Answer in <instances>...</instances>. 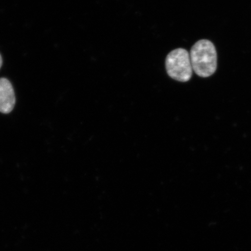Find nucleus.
Here are the masks:
<instances>
[{"instance_id":"nucleus-1","label":"nucleus","mask_w":251,"mask_h":251,"mask_svg":"<svg viewBox=\"0 0 251 251\" xmlns=\"http://www.w3.org/2000/svg\"><path fill=\"white\" fill-rule=\"evenodd\" d=\"M190 56L193 70L198 76L205 78L214 74L217 69V52L211 41H198L191 48Z\"/></svg>"},{"instance_id":"nucleus-2","label":"nucleus","mask_w":251,"mask_h":251,"mask_svg":"<svg viewBox=\"0 0 251 251\" xmlns=\"http://www.w3.org/2000/svg\"><path fill=\"white\" fill-rule=\"evenodd\" d=\"M165 67L169 76L175 80L186 82L192 77L190 54L184 49L178 48L169 52L166 58Z\"/></svg>"},{"instance_id":"nucleus-3","label":"nucleus","mask_w":251,"mask_h":251,"mask_svg":"<svg viewBox=\"0 0 251 251\" xmlns=\"http://www.w3.org/2000/svg\"><path fill=\"white\" fill-rule=\"evenodd\" d=\"M16 99L13 86L7 78H0V112L8 114L14 109Z\"/></svg>"},{"instance_id":"nucleus-4","label":"nucleus","mask_w":251,"mask_h":251,"mask_svg":"<svg viewBox=\"0 0 251 251\" xmlns=\"http://www.w3.org/2000/svg\"><path fill=\"white\" fill-rule=\"evenodd\" d=\"M2 64V59L1 55H0V68H1Z\"/></svg>"}]
</instances>
